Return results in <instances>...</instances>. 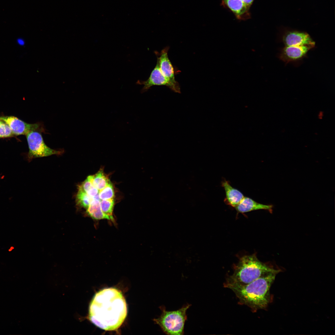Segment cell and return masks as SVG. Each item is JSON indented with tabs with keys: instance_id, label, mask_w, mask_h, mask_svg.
Wrapping results in <instances>:
<instances>
[{
	"instance_id": "6da1fadb",
	"label": "cell",
	"mask_w": 335,
	"mask_h": 335,
	"mask_svg": "<svg viewBox=\"0 0 335 335\" xmlns=\"http://www.w3.org/2000/svg\"><path fill=\"white\" fill-rule=\"evenodd\" d=\"M127 313L126 302L120 291L114 288H106L97 292L93 298L89 318L98 328L112 331L121 325Z\"/></svg>"
},
{
	"instance_id": "7a4b0ae2",
	"label": "cell",
	"mask_w": 335,
	"mask_h": 335,
	"mask_svg": "<svg viewBox=\"0 0 335 335\" xmlns=\"http://www.w3.org/2000/svg\"><path fill=\"white\" fill-rule=\"evenodd\" d=\"M276 274L269 273L246 284L224 283V285L233 292L240 304L246 305L256 312L266 308L272 300L270 289Z\"/></svg>"
},
{
	"instance_id": "3957f363",
	"label": "cell",
	"mask_w": 335,
	"mask_h": 335,
	"mask_svg": "<svg viewBox=\"0 0 335 335\" xmlns=\"http://www.w3.org/2000/svg\"><path fill=\"white\" fill-rule=\"evenodd\" d=\"M280 270L261 261L256 253L245 255L241 257L234 266L233 273L226 278L224 283L246 284L266 274H277Z\"/></svg>"
},
{
	"instance_id": "277c9868",
	"label": "cell",
	"mask_w": 335,
	"mask_h": 335,
	"mask_svg": "<svg viewBox=\"0 0 335 335\" xmlns=\"http://www.w3.org/2000/svg\"><path fill=\"white\" fill-rule=\"evenodd\" d=\"M191 306L187 303L179 310L172 311H168L164 306H160L159 308L162 313L154 320L166 334L183 335L184 325L187 319L186 312Z\"/></svg>"
},
{
	"instance_id": "5b68a950",
	"label": "cell",
	"mask_w": 335,
	"mask_h": 335,
	"mask_svg": "<svg viewBox=\"0 0 335 335\" xmlns=\"http://www.w3.org/2000/svg\"><path fill=\"white\" fill-rule=\"evenodd\" d=\"M41 133L34 131L30 132L26 135L29 148V159L61 154L64 152L62 150H55L46 145Z\"/></svg>"
},
{
	"instance_id": "8992f818",
	"label": "cell",
	"mask_w": 335,
	"mask_h": 335,
	"mask_svg": "<svg viewBox=\"0 0 335 335\" xmlns=\"http://www.w3.org/2000/svg\"><path fill=\"white\" fill-rule=\"evenodd\" d=\"M0 119L8 125L15 136L26 135L34 131L45 132L43 124L40 123H28L13 116L0 117Z\"/></svg>"
},
{
	"instance_id": "52a82bcc",
	"label": "cell",
	"mask_w": 335,
	"mask_h": 335,
	"mask_svg": "<svg viewBox=\"0 0 335 335\" xmlns=\"http://www.w3.org/2000/svg\"><path fill=\"white\" fill-rule=\"evenodd\" d=\"M169 49V47H167L163 49L160 53L157 51L154 53L157 56V62L161 72L175 87L177 93H180L179 83L175 79L174 68L168 56Z\"/></svg>"
},
{
	"instance_id": "ba28073f",
	"label": "cell",
	"mask_w": 335,
	"mask_h": 335,
	"mask_svg": "<svg viewBox=\"0 0 335 335\" xmlns=\"http://www.w3.org/2000/svg\"><path fill=\"white\" fill-rule=\"evenodd\" d=\"M136 83L144 85L141 91V93L147 92L153 86H166L173 92L177 93V91L170 82L163 75L159 69L158 63L157 62L154 68L151 72L149 78L146 81L138 80Z\"/></svg>"
},
{
	"instance_id": "9c48e42d",
	"label": "cell",
	"mask_w": 335,
	"mask_h": 335,
	"mask_svg": "<svg viewBox=\"0 0 335 335\" xmlns=\"http://www.w3.org/2000/svg\"><path fill=\"white\" fill-rule=\"evenodd\" d=\"M285 46H310L314 47L315 42L307 33L296 30L285 32L282 37Z\"/></svg>"
},
{
	"instance_id": "30bf717a",
	"label": "cell",
	"mask_w": 335,
	"mask_h": 335,
	"mask_svg": "<svg viewBox=\"0 0 335 335\" xmlns=\"http://www.w3.org/2000/svg\"><path fill=\"white\" fill-rule=\"evenodd\" d=\"M313 47L310 46H285L281 50L279 58L286 63L300 60L305 57Z\"/></svg>"
},
{
	"instance_id": "8fae6325",
	"label": "cell",
	"mask_w": 335,
	"mask_h": 335,
	"mask_svg": "<svg viewBox=\"0 0 335 335\" xmlns=\"http://www.w3.org/2000/svg\"><path fill=\"white\" fill-rule=\"evenodd\" d=\"M222 3L230 9L238 19L246 20L250 18V8L242 0H222Z\"/></svg>"
},
{
	"instance_id": "7c38bea8",
	"label": "cell",
	"mask_w": 335,
	"mask_h": 335,
	"mask_svg": "<svg viewBox=\"0 0 335 335\" xmlns=\"http://www.w3.org/2000/svg\"><path fill=\"white\" fill-rule=\"evenodd\" d=\"M272 205L264 204L257 202L252 199L244 197L239 203L234 208L238 213H242L258 210H268L272 212Z\"/></svg>"
},
{
	"instance_id": "4fadbf2b",
	"label": "cell",
	"mask_w": 335,
	"mask_h": 335,
	"mask_svg": "<svg viewBox=\"0 0 335 335\" xmlns=\"http://www.w3.org/2000/svg\"><path fill=\"white\" fill-rule=\"evenodd\" d=\"M221 184L225 192L224 202L226 204L235 208L244 198L243 195L239 190L233 187L229 181L225 179L221 181Z\"/></svg>"
},
{
	"instance_id": "5bb4252c",
	"label": "cell",
	"mask_w": 335,
	"mask_h": 335,
	"mask_svg": "<svg viewBox=\"0 0 335 335\" xmlns=\"http://www.w3.org/2000/svg\"><path fill=\"white\" fill-rule=\"evenodd\" d=\"M100 200L94 198L86 209L87 213L92 218L96 220L106 219L110 220L109 217L102 212Z\"/></svg>"
},
{
	"instance_id": "9a60e30c",
	"label": "cell",
	"mask_w": 335,
	"mask_h": 335,
	"mask_svg": "<svg viewBox=\"0 0 335 335\" xmlns=\"http://www.w3.org/2000/svg\"><path fill=\"white\" fill-rule=\"evenodd\" d=\"M93 185L99 190L105 187L110 181L104 173L102 169H100L95 174L87 177Z\"/></svg>"
},
{
	"instance_id": "2e32d148",
	"label": "cell",
	"mask_w": 335,
	"mask_h": 335,
	"mask_svg": "<svg viewBox=\"0 0 335 335\" xmlns=\"http://www.w3.org/2000/svg\"><path fill=\"white\" fill-rule=\"evenodd\" d=\"M94 198V197L90 196L78 187V190L76 198V203L78 205L86 209Z\"/></svg>"
},
{
	"instance_id": "e0dca14e",
	"label": "cell",
	"mask_w": 335,
	"mask_h": 335,
	"mask_svg": "<svg viewBox=\"0 0 335 335\" xmlns=\"http://www.w3.org/2000/svg\"><path fill=\"white\" fill-rule=\"evenodd\" d=\"M100 202L102 212L109 217L110 220L114 221L113 212L114 204V199L100 200Z\"/></svg>"
},
{
	"instance_id": "ac0fdd59",
	"label": "cell",
	"mask_w": 335,
	"mask_h": 335,
	"mask_svg": "<svg viewBox=\"0 0 335 335\" xmlns=\"http://www.w3.org/2000/svg\"><path fill=\"white\" fill-rule=\"evenodd\" d=\"M78 187L88 195L92 197L96 195L99 194V191L98 190L94 187L88 177Z\"/></svg>"
},
{
	"instance_id": "d6986e66",
	"label": "cell",
	"mask_w": 335,
	"mask_h": 335,
	"mask_svg": "<svg viewBox=\"0 0 335 335\" xmlns=\"http://www.w3.org/2000/svg\"><path fill=\"white\" fill-rule=\"evenodd\" d=\"M99 197L100 200L114 199L115 193L113 185L110 181L104 189L99 190Z\"/></svg>"
},
{
	"instance_id": "ffe728a7",
	"label": "cell",
	"mask_w": 335,
	"mask_h": 335,
	"mask_svg": "<svg viewBox=\"0 0 335 335\" xmlns=\"http://www.w3.org/2000/svg\"><path fill=\"white\" fill-rule=\"evenodd\" d=\"M14 136L8 125L3 121L0 126V138L10 137Z\"/></svg>"
},
{
	"instance_id": "44dd1931",
	"label": "cell",
	"mask_w": 335,
	"mask_h": 335,
	"mask_svg": "<svg viewBox=\"0 0 335 335\" xmlns=\"http://www.w3.org/2000/svg\"><path fill=\"white\" fill-rule=\"evenodd\" d=\"M245 4L249 7H250L254 0H242Z\"/></svg>"
},
{
	"instance_id": "7402d4cb",
	"label": "cell",
	"mask_w": 335,
	"mask_h": 335,
	"mask_svg": "<svg viewBox=\"0 0 335 335\" xmlns=\"http://www.w3.org/2000/svg\"><path fill=\"white\" fill-rule=\"evenodd\" d=\"M17 42L19 45L21 46H23L25 44V40L21 38L18 39L17 40Z\"/></svg>"
},
{
	"instance_id": "603a6c76",
	"label": "cell",
	"mask_w": 335,
	"mask_h": 335,
	"mask_svg": "<svg viewBox=\"0 0 335 335\" xmlns=\"http://www.w3.org/2000/svg\"><path fill=\"white\" fill-rule=\"evenodd\" d=\"M3 122V121L0 119V126Z\"/></svg>"
}]
</instances>
